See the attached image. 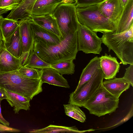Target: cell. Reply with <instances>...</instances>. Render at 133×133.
<instances>
[{"mask_svg":"<svg viewBox=\"0 0 133 133\" xmlns=\"http://www.w3.org/2000/svg\"><path fill=\"white\" fill-rule=\"evenodd\" d=\"M32 48L41 58L51 64L75 59L78 51L77 32L63 38L56 45L34 41Z\"/></svg>","mask_w":133,"mask_h":133,"instance_id":"6da1fadb","label":"cell"},{"mask_svg":"<svg viewBox=\"0 0 133 133\" xmlns=\"http://www.w3.org/2000/svg\"><path fill=\"white\" fill-rule=\"evenodd\" d=\"M41 79L22 76L18 70L0 72V88L26 97L30 101L43 90Z\"/></svg>","mask_w":133,"mask_h":133,"instance_id":"7a4b0ae2","label":"cell"},{"mask_svg":"<svg viewBox=\"0 0 133 133\" xmlns=\"http://www.w3.org/2000/svg\"><path fill=\"white\" fill-rule=\"evenodd\" d=\"M98 3L76 5V12L79 24L97 33L113 32L117 24L107 18L100 11Z\"/></svg>","mask_w":133,"mask_h":133,"instance_id":"3957f363","label":"cell"},{"mask_svg":"<svg viewBox=\"0 0 133 133\" xmlns=\"http://www.w3.org/2000/svg\"><path fill=\"white\" fill-rule=\"evenodd\" d=\"M101 38L108 51L112 50L123 64L133 65V25L122 33H103Z\"/></svg>","mask_w":133,"mask_h":133,"instance_id":"277c9868","label":"cell"},{"mask_svg":"<svg viewBox=\"0 0 133 133\" xmlns=\"http://www.w3.org/2000/svg\"><path fill=\"white\" fill-rule=\"evenodd\" d=\"M119 103V98L109 92L102 84L83 107L88 109L90 114L99 117L115 112Z\"/></svg>","mask_w":133,"mask_h":133,"instance_id":"5b68a950","label":"cell"},{"mask_svg":"<svg viewBox=\"0 0 133 133\" xmlns=\"http://www.w3.org/2000/svg\"><path fill=\"white\" fill-rule=\"evenodd\" d=\"M56 19L63 38L77 32L79 24L75 3H63L59 5L52 14Z\"/></svg>","mask_w":133,"mask_h":133,"instance_id":"8992f818","label":"cell"},{"mask_svg":"<svg viewBox=\"0 0 133 133\" xmlns=\"http://www.w3.org/2000/svg\"><path fill=\"white\" fill-rule=\"evenodd\" d=\"M104 77L101 68L98 69L90 79L82 85L77 91L70 94L68 103L79 107H83L85 103L102 84Z\"/></svg>","mask_w":133,"mask_h":133,"instance_id":"52a82bcc","label":"cell"},{"mask_svg":"<svg viewBox=\"0 0 133 133\" xmlns=\"http://www.w3.org/2000/svg\"><path fill=\"white\" fill-rule=\"evenodd\" d=\"M77 33L78 51L86 54H100L102 42L97 33L80 24Z\"/></svg>","mask_w":133,"mask_h":133,"instance_id":"ba28073f","label":"cell"},{"mask_svg":"<svg viewBox=\"0 0 133 133\" xmlns=\"http://www.w3.org/2000/svg\"><path fill=\"white\" fill-rule=\"evenodd\" d=\"M100 12L107 18L117 24L123 8L119 0H105L98 4Z\"/></svg>","mask_w":133,"mask_h":133,"instance_id":"9c48e42d","label":"cell"},{"mask_svg":"<svg viewBox=\"0 0 133 133\" xmlns=\"http://www.w3.org/2000/svg\"><path fill=\"white\" fill-rule=\"evenodd\" d=\"M22 67L20 58L15 57L6 49L4 39L0 45V72L18 70Z\"/></svg>","mask_w":133,"mask_h":133,"instance_id":"30bf717a","label":"cell"},{"mask_svg":"<svg viewBox=\"0 0 133 133\" xmlns=\"http://www.w3.org/2000/svg\"><path fill=\"white\" fill-rule=\"evenodd\" d=\"M28 20L32 31L34 41H40L51 45H56L60 42L61 39L56 35L32 21Z\"/></svg>","mask_w":133,"mask_h":133,"instance_id":"8fae6325","label":"cell"},{"mask_svg":"<svg viewBox=\"0 0 133 133\" xmlns=\"http://www.w3.org/2000/svg\"><path fill=\"white\" fill-rule=\"evenodd\" d=\"M36 0H18V5L11 11L6 18L15 21L29 19Z\"/></svg>","mask_w":133,"mask_h":133,"instance_id":"7c38bea8","label":"cell"},{"mask_svg":"<svg viewBox=\"0 0 133 133\" xmlns=\"http://www.w3.org/2000/svg\"><path fill=\"white\" fill-rule=\"evenodd\" d=\"M75 3L70 0H36L33 8L32 15L39 16L52 15L60 4L66 3Z\"/></svg>","mask_w":133,"mask_h":133,"instance_id":"4fadbf2b","label":"cell"},{"mask_svg":"<svg viewBox=\"0 0 133 133\" xmlns=\"http://www.w3.org/2000/svg\"><path fill=\"white\" fill-rule=\"evenodd\" d=\"M99 58L101 68L104 75V78L109 80L115 77L120 67V63L118 62L117 58L105 53Z\"/></svg>","mask_w":133,"mask_h":133,"instance_id":"5bb4252c","label":"cell"},{"mask_svg":"<svg viewBox=\"0 0 133 133\" xmlns=\"http://www.w3.org/2000/svg\"><path fill=\"white\" fill-rule=\"evenodd\" d=\"M41 70L40 79L43 83H45L66 88H70L67 80L55 69L47 67Z\"/></svg>","mask_w":133,"mask_h":133,"instance_id":"9a60e30c","label":"cell"},{"mask_svg":"<svg viewBox=\"0 0 133 133\" xmlns=\"http://www.w3.org/2000/svg\"><path fill=\"white\" fill-rule=\"evenodd\" d=\"M41 27L63 38L57 21L52 15L39 16L32 15L29 19Z\"/></svg>","mask_w":133,"mask_h":133,"instance_id":"2e32d148","label":"cell"},{"mask_svg":"<svg viewBox=\"0 0 133 133\" xmlns=\"http://www.w3.org/2000/svg\"><path fill=\"white\" fill-rule=\"evenodd\" d=\"M133 0H130L124 8L116 30L113 32L118 34L128 30L133 25Z\"/></svg>","mask_w":133,"mask_h":133,"instance_id":"e0dca14e","label":"cell"},{"mask_svg":"<svg viewBox=\"0 0 133 133\" xmlns=\"http://www.w3.org/2000/svg\"><path fill=\"white\" fill-rule=\"evenodd\" d=\"M102 85L111 94L119 98L124 91L128 90L130 84L123 77L115 78L103 81Z\"/></svg>","mask_w":133,"mask_h":133,"instance_id":"ac0fdd59","label":"cell"},{"mask_svg":"<svg viewBox=\"0 0 133 133\" xmlns=\"http://www.w3.org/2000/svg\"><path fill=\"white\" fill-rule=\"evenodd\" d=\"M20 21L19 26L23 53L31 50L34 39L28 20Z\"/></svg>","mask_w":133,"mask_h":133,"instance_id":"d6986e66","label":"cell"},{"mask_svg":"<svg viewBox=\"0 0 133 133\" xmlns=\"http://www.w3.org/2000/svg\"><path fill=\"white\" fill-rule=\"evenodd\" d=\"M4 89L7 97L6 100L11 107L15 114H18L21 109L30 110V100L25 97Z\"/></svg>","mask_w":133,"mask_h":133,"instance_id":"ffe728a7","label":"cell"},{"mask_svg":"<svg viewBox=\"0 0 133 133\" xmlns=\"http://www.w3.org/2000/svg\"><path fill=\"white\" fill-rule=\"evenodd\" d=\"M4 41L7 50L15 57L19 58L23 51L19 25L14 33Z\"/></svg>","mask_w":133,"mask_h":133,"instance_id":"44dd1931","label":"cell"},{"mask_svg":"<svg viewBox=\"0 0 133 133\" xmlns=\"http://www.w3.org/2000/svg\"><path fill=\"white\" fill-rule=\"evenodd\" d=\"M101 68L100 59L96 56L91 59L83 70L76 88L73 92L77 91L84 83L89 81L95 72Z\"/></svg>","mask_w":133,"mask_h":133,"instance_id":"7402d4cb","label":"cell"},{"mask_svg":"<svg viewBox=\"0 0 133 133\" xmlns=\"http://www.w3.org/2000/svg\"><path fill=\"white\" fill-rule=\"evenodd\" d=\"M95 130L92 129L86 130H79L76 126L67 127L50 125L43 128L37 129H33L30 131L29 132L31 133L59 132L81 133L94 131Z\"/></svg>","mask_w":133,"mask_h":133,"instance_id":"603a6c76","label":"cell"},{"mask_svg":"<svg viewBox=\"0 0 133 133\" xmlns=\"http://www.w3.org/2000/svg\"><path fill=\"white\" fill-rule=\"evenodd\" d=\"M21 21H15L3 18L0 22V30L4 40L9 38L19 26Z\"/></svg>","mask_w":133,"mask_h":133,"instance_id":"cb8c5ba5","label":"cell"},{"mask_svg":"<svg viewBox=\"0 0 133 133\" xmlns=\"http://www.w3.org/2000/svg\"><path fill=\"white\" fill-rule=\"evenodd\" d=\"M63 106L66 115L82 123L85 121V115L79 107L71 104H64Z\"/></svg>","mask_w":133,"mask_h":133,"instance_id":"d4e9b609","label":"cell"},{"mask_svg":"<svg viewBox=\"0 0 133 133\" xmlns=\"http://www.w3.org/2000/svg\"><path fill=\"white\" fill-rule=\"evenodd\" d=\"M50 65L51 64L45 62L39 57L32 48L28 61L23 67L41 69L50 67Z\"/></svg>","mask_w":133,"mask_h":133,"instance_id":"484cf974","label":"cell"},{"mask_svg":"<svg viewBox=\"0 0 133 133\" xmlns=\"http://www.w3.org/2000/svg\"><path fill=\"white\" fill-rule=\"evenodd\" d=\"M74 60L70 59L51 64L50 67L56 70L59 73L63 75H72L74 73L75 65Z\"/></svg>","mask_w":133,"mask_h":133,"instance_id":"4316f807","label":"cell"},{"mask_svg":"<svg viewBox=\"0 0 133 133\" xmlns=\"http://www.w3.org/2000/svg\"><path fill=\"white\" fill-rule=\"evenodd\" d=\"M23 76L29 78L40 79L41 70L38 69L22 67L18 70Z\"/></svg>","mask_w":133,"mask_h":133,"instance_id":"83f0119b","label":"cell"},{"mask_svg":"<svg viewBox=\"0 0 133 133\" xmlns=\"http://www.w3.org/2000/svg\"><path fill=\"white\" fill-rule=\"evenodd\" d=\"M18 0H0V9L9 11L16 8L18 5Z\"/></svg>","mask_w":133,"mask_h":133,"instance_id":"f1b7e54d","label":"cell"},{"mask_svg":"<svg viewBox=\"0 0 133 133\" xmlns=\"http://www.w3.org/2000/svg\"><path fill=\"white\" fill-rule=\"evenodd\" d=\"M128 82L132 87L133 86V65L130 66L126 69V71L123 77Z\"/></svg>","mask_w":133,"mask_h":133,"instance_id":"f546056e","label":"cell"},{"mask_svg":"<svg viewBox=\"0 0 133 133\" xmlns=\"http://www.w3.org/2000/svg\"><path fill=\"white\" fill-rule=\"evenodd\" d=\"M105 0H76V5H87L99 3Z\"/></svg>","mask_w":133,"mask_h":133,"instance_id":"4dcf8cb0","label":"cell"},{"mask_svg":"<svg viewBox=\"0 0 133 133\" xmlns=\"http://www.w3.org/2000/svg\"><path fill=\"white\" fill-rule=\"evenodd\" d=\"M133 104H132L131 106V107L128 113L126 115L125 117L122 119L121 120L115 124V125H114L112 127H114L124 123L130 118L133 116Z\"/></svg>","mask_w":133,"mask_h":133,"instance_id":"1f68e13d","label":"cell"},{"mask_svg":"<svg viewBox=\"0 0 133 133\" xmlns=\"http://www.w3.org/2000/svg\"><path fill=\"white\" fill-rule=\"evenodd\" d=\"M31 50L23 52L19 58L21 60L22 67L24 66L26 64L30 54Z\"/></svg>","mask_w":133,"mask_h":133,"instance_id":"d6a6232c","label":"cell"},{"mask_svg":"<svg viewBox=\"0 0 133 133\" xmlns=\"http://www.w3.org/2000/svg\"><path fill=\"white\" fill-rule=\"evenodd\" d=\"M1 101H0V123L5 126H9L10 124L9 122L4 119L2 114L1 105Z\"/></svg>","mask_w":133,"mask_h":133,"instance_id":"836d02e7","label":"cell"},{"mask_svg":"<svg viewBox=\"0 0 133 133\" xmlns=\"http://www.w3.org/2000/svg\"><path fill=\"white\" fill-rule=\"evenodd\" d=\"M7 97L4 89L0 88V101L5 99H6Z\"/></svg>","mask_w":133,"mask_h":133,"instance_id":"e575fe53","label":"cell"},{"mask_svg":"<svg viewBox=\"0 0 133 133\" xmlns=\"http://www.w3.org/2000/svg\"><path fill=\"white\" fill-rule=\"evenodd\" d=\"M122 6L124 8L127 5L130 0H119Z\"/></svg>","mask_w":133,"mask_h":133,"instance_id":"d590c367","label":"cell"},{"mask_svg":"<svg viewBox=\"0 0 133 133\" xmlns=\"http://www.w3.org/2000/svg\"><path fill=\"white\" fill-rule=\"evenodd\" d=\"M9 11L8 10L5 9H0V15L5 14Z\"/></svg>","mask_w":133,"mask_h":133,"instance_id":"8d00e7d4","label":"cell"},{"mask_svg":"<svg viewBox=\"0 0 133 133\" xmlns=\"http://www.w3.org/2000/svg\"><path fill=\"white\" fill-rule=\"evenodd\" d=\"M4 39L2 34L0 30V45L1 44Z\"/></svg>","mask_w":133,"mask_h":133,"instance_id":"74e56055","label":"cell"},{"mask_svg":"<svg viewBox=\"0 0 133 133\" xmlns=\"http://www.w3.org/2000/svg\"><path fill=\"white\" fill-rule=\"evenodd\" d=\"M3 18V17L2 15H0V22Z\"/></svg>","mask_w":133,"mask_h":133,"instance_id":"f35d334b","label":"cell"},{"mask_svg":"<svg viewBox=\"0 0 133 133\" xmlns=\"http://www.w3.org/2000/svg\"><path fill=\"white\" fill-rule=\"evenodd\" d=\"M71 0V1H75H75H76V0Z\"/></svg>","mask_w":133,"mask_h":133,"instance_id":"ab89813d","label":"cell"}]
</instances>
